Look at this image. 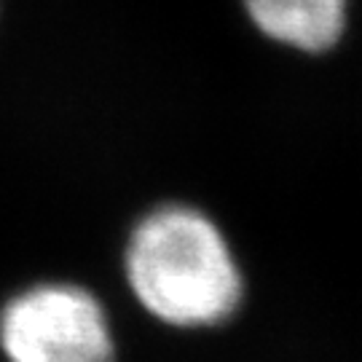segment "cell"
I'll return each mask as SVG.
<instances>
[{"instance_id": "1", "label": "cell", "mask_w": 362, "mask_h": 362, "mask_svg": "<svg viewBox=\"0 0 362 362\" xmlns=\"http://www.w3.org/2000/svg\"><path fill=\"white\" fill-rule=\"evenodd\" d=\"M134 298L172 327H212L242 303V272L218 223L188 204L148 212L127 242Z\"/></svg>"}, {"instance_id": "2", "label": "cell", "mask_w": 362, "mask_h": 362, "mask_svg": "<svg viewBox=\"0 0 362 362\" xmlns=\"http://www.w3.org/2000/svg\"><path fill=\"white\" fill-rule=\"evenodd\" d=\"M0 349L8 362H113L105 306L78 285H35L0 309Z\"/></svg>"}, {"instance_id": "3", "label": "cell", "mask_w": 362, "mask_h": 362, "mask_svg": "<svg viewBox=\"0 0 362 362\" xmlns=\"http://www.w3.org/2000/svg\"><path fill=\"white\" fill-rule=\"evenodd\" d=\"M263 38L303 54H325L344 38L349 0H242Z\"/></svg>"}]
</instances>
